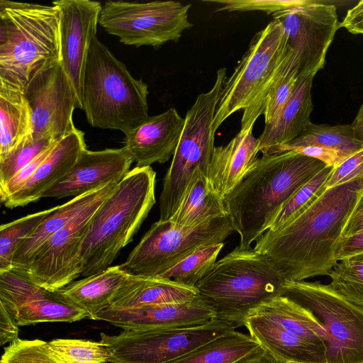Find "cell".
<instances>
[{"label":"cell","mask_w":363,"mask_h":363,"mask_svg":"<svg viewBox=\"0 0 363 363\" xmlns=\"http://www.w3.org/2000/svg\"><path fill=\"white\" fill-rule=\"evenodd\" d=\"M362 192L363 176L327 189L297 218L264 232L254 250L270 259L288 280L328 276L337 262L336 247Z\"/></svg>","instance_id":"1"},{"label":"cell","mask_w":363,"mask_h":363,"mask_svg":"<svg viewBox=\"0 0 363 363\" xmlns=\"http://www.w3.org/2000/svg\"><path fill=\"white\" fill-rule=\"evenodd\" d=\"M326 166L292 150L262 155L240 184L223 199L233 231L240 236L238 247L251 248L278 210Z\"/></svg>","instance_id":"2"},{"label":"cell","mask_w":363,"mask_h":363,"mask_svg":"<svg viewBox=\"0 0 363 363\" xmlns=\"http://www.w3.org/2000/svg\"><path fill=\"white\" fill-rule=\"evenodd\" d=\"M156 172L151 166L135 167L93 215L79 251L82 276L109 267L155 205Z\"/></svg>","instance_id":"3"},{"label":"cell","mask_w":363,"mask_h":363,"mask_svg":"<svg viewBox=\"0 0 363 363\" xmlns=\"http://www.w3.org/2000/svg\"><path fill=\"white\" fill-rule=\"evenodd\" d=\"M58 61L57 8L0 0V85L24 94L38 71Z\"/></svg>","instance_id":"4"},{"label":"cell","mask_w":363,"mask_h":363,"mask_svg":"<svg viewBox=\"0 0 363 363\" xmlns=\"http://www.w3.org/2000/svg\"><path fill=\"white\" fill-rule=\"evenodd\" d=\"M286 281L267 256L237 246L216 261L195 288L213 308L216 320L236 328L245 326L250 313L261 303L281 296Z\"/></svg>","instance_id":"5"},{"label":"cell","mask_w":363,"mask_h":363,"mask_svg":"<svg viewBox=\"0 0 363 363\" xmlns=\"http://www.w3.org/2000/svg\"><path fill=\"white\" fill-rule=\"evenodd\" d=\"M148 94L147 85L134 78L94 35L82 86V109L88 123L126 135L149 117Z\"/></svg>","instance_id":"6"},{"label":"cell","mask_w":363,"mask_h":363,"mask_svg":"<svg viewBox=\"0 0 363 363\" xmlns=\"http://www.w3.org/2000/svg\"><path fill=\"white\" fill-rule=\"evenodd\" d=\"M287 36L274 18L252 38L249 48L226 78L213 119L216 132L235 112L243 110L240 131L263 114L267 92L289 53Z\"/></svg>","instance_id":"7"},{"label":"cell","mask_w":363,"mask_h":363,"mask_svg":"<svg viewBox=\"0 0 363 363\" xmlns=\"http://www.w3.org/2000/svg\"><path fill=\"white\" fill-rule=\"evenodd\" d=\"M226 78V68L219 69L212 88L196 97L184 117L179 142L163 179L160 220H168L174 214L197 169L207 175L215 147L213 119Z\"/></svg>","instance_id":"8"},{"label":"cell","mask_w":363,"mask_h":363,"mask_svg":"<svg viewBox=\"0 0 363 363\" xmlns=\"http://www.w3.org/2000/svg\"><path fill=\"white\" fill-rule=\"evenodd\" d=\"M284 296L309 311L325 331L326 363H363V307L319 281H290Z\"/></svg>","instance_id":"9"},{"label":"cell","mask_w":363,"mask_h":363,"mask_svg":"<svg viewBox=\"0 0 363 363\" xmlns=\"http://www.w3.org/2000/svg\"><path fill=\"white\" fill-rule=\"evenodd\" d=\"M233 232L228 216L190 227L159 220L121 266L130 274L159 277L195 251L224 242Z\"/></svg>","instance_id":"10"},{"label":"cell","mask_w":363,"mask_h":363,"mask_svg":"<svg viewBox=\"0 0 363 363\" xmlns=\"http://www.w3.org/2000/svg\"><path fill=\"white\" fill-rule=\"evenodd\" d=\"M190 7L174 1H108L102 6L99 24L125 45L156 47L179 40L193 26L188 19Z\"/></svg>","instance_id":"11"},{"label":"cell","mask_w":363,"mask_h":363,"mask_svg":"<svg viewBox=\"0 0 363 363\" xmlns=\"http://www.w3.org/2000/svg\"><path fill=\"white\" fill-rule=\"evenodd\" d=\"M235 330L230 324L216 320L191 328L123 330L113 335L101 333L100 342L109 351L111 363H168Z\"/></svg>","instance_id":"12"},{"label":"cell","mask_w":363,"mask_h":363,"mask_svg":"<svg viewBox=\"0 0 363 363\" xmlns=\"http://www.w3.org/2000/svg\"><path fill=\"white\" fill-rule=\"evenodd\" d=\"M281 23L288 46L296 54L298 77H313L323 68L327 51L340 28L336 6L308 1L272 14Z\"/></svg>","instance_id":"13"},{"label":"cell","mask_w":363,"mask_h":363,"mask_svg":"<svg viewBox=\"0 0 363 363\" xmlns=\"http://www.w3.org/2000/svg\"><path fill=\"white\" fill-rule=\"evenodd\" d=\"M34 138L58 141L74 130L73 112L80 106L60 61L38 71L27 84Z\"/></svg>","instance_id":"14"},{"label":"cell","mask_w":363,"mask_h":363,"mask_svg":"<svg viewBox=\"0 0 363 363\" xmlns=\"http://www.w3.org/2000/svg\"><path fill=\"white\" fill-rule=\"evenodd\" d=\"M0 305L19 326L46 322L72 323L89 318L68 301L60 290L38 284L23 268L13 267L0 272Z\"/></svg>","instance_id":"15"},{"label":"cell","mask_w":363,"mask_h":363,"mask_svg":"<svg viewBox=\"0 0 363 363\" xmlns=\"http://www.w3.org/2000/svg\"><path fill=\"white\" fill-rule=\"evenodd\" d=\"M113 191L102 196L79 213L42 247L26 269L38 284L55 291L67 286L82 275L79 251L83 239L93 215Z\"/></svg>","instance_id":"16"},{"label":"cell","mask_w":363,"mask_h":363,"mask_svg":"<svg viewBox=\"0 0 363 363\" xmlns=\"http://www.w3.org/2000/svg\"><path fill=\"white\" fill-rule=\"evenodd\" d=\"M52 4L60 13V62L82 109L84 75L102 5L91 0H56Z\"/></svg>","instance_id":"17"},{"label":"cell","mask_w":363,"mask_h":363,"mask_svg":"<svg viewBox=\"0 0 363 363\" xmlns=\"http://www.w3.org/2000/svg\"><path fill=\"white\" fill-rule=\"evenodd\" d=\"M92 320H104L123 330H157L201 326L215 321L216 316L211 304L199 294L180 303L107 308Z\"/></svg>","instance_id":"18"},{"label":"cell","mask_w":363,"mask_h":363,"mask_svg":"<svg viewBox=\"0 0 363 363\" xmlns=\"http://www.w3.org/2000/svg\"><path fill=\"white\" fill-rule=\"evenodd\" d=\"M133 162L123 147L98 151L86 149L69 172L43 197H76L111 182H118L130 172Z\"/></svg>","instance_id":"19"},{"label":"cell","mask_w":363,"mask_h":363,"mask_svg":"<svg viewBox=\"0 0 363 363\" xmlns=\"http://www.w3.org/2000/svg\"><path fill=\"white\" fill-rule=\"evenodd\" d=\"M184 126L182 118L174 108L147 118L127 133L123 147L136 163V167H149L164 163L173 156Z\"/></svg>","instance_id":"20"},{"label":"cell","mask_w":363,"mask_h":363,"mask_svg":"<svg viewBox=\"0 0 363 363\" xmlns=\"http://www.w3.org/2000/svg\"><path fill=\"white\" fill-rule=\"evenodd\" d=\"M86 150L84 133L76 128L56 143L32 177L4 202V205L10 208L23 206L43 197L69 172Z\"/></svg>","instance_id":"21"},{"label":"cell","mask_w":363,"mask_h":363,"mask_svg":"<svg viewBox=\"0 0 363 363\" xmlns=\"http://www.w3.org/2000/svg\"><path fill=\"white\" fill-rule=\"evenodd\" d=\"M253 127L240 130L225 145L214 147L207 179L211 187L223 199L240 184L259 158Z\"/></svg>","instance_id":"22"},{"label":"cell","mask_w":363,"mask_h":363,"mask_svg":"<svg viewBox=\"0 0 363 363\" xmlns=\"http://www.w3.org/2000/svg\"><path fill=\"white\" fill-rule=\"evenodd\" d=\"M245 326L260 347L283 363H326L324 346L289 333L253 312Z\"/></svg>","instance_id":"23"},{"label":"cell","mask_w":363,"mask_h":363,"mask_svg":"<svg viewBox=\"0 0 363 363\" xmlns=\"http://www.w3.org/2000/svg\"><path fill=\"white\" fill-rule=\"evenodd\" d=\"M198 295L195 287L167 278L129 274L107 308H126L180 303L191 300Z\"/></svg>","instance_id":"24"},{"label":"cell","mask_w":363,"mask_h":363,"mask_svg":"<svg viewBox=\"0 0 363 363\" xmlns=\"http://www.w3.org/2000/svg\"><path fill=\"white\" fill-rule=\"evenodd\" d=\"M118 182H113L86 194L74 197L56 206L40 223L34 232L19 246L13 258V267L26 269L47 241L79 213L102 196L113 191Z\"/></svg>","instance_id":"25"},{"label":"cell","mask_w":363,"mask_h":363,"mask_svg":"<svg viewBox=\"0 0 363 363\" xmlns=\"http://www.w3.org/2000/svg\"><path fill=\"white\" fill-rule=\"evenodd\" d=\"M313 79V77H298L278 121L271 126H264L257 138L259 152L292 141L311 123Z\"/></svg>","instance_id":"26"},{"label":"cell","mask_w":363,"mask_h":363,"mask_svg":"<svg viewBox=\"0 0 363 363\" xmlns=\"http://www.w3.org/2000/svg\"><path fill=\"white\" fill-rule=\"evenodd\" d=\"M128 275L121 265L111 266L101 272L72 282L60 291L68 301L93 319L109 306Z\"/></svg>","instance_id":"27"},{"label":"cell","mask_w":363,"mask_h":363,"mask_svg":"<svg viewBox=\"0 0 363 363\" xmlns=\"http://www.w3.org/2000/svg\"><path fill=\"white\" fill-rule=\"evenodd\" d=\"M228 216L223 198L210 186L201 169L193 174L174 214L169 219L182 226H194Z\"/></svg>","instance_id":"28"},{"label":"cell","mask_w":363,"mask_h":363,"mask_svg":"<svg viewBox=\"0 0 363 363\" xmlns=\"http://www.w3.org/2000/svg\"><path fill=\"white\" fill-rule=\"evenodd\" d=\"M0 160L33 133L31 111L23 93L0 85Z\"/></svg>","instance_id":"29"},{"label":"cell","mask_w":363,"mask_h":363,"mask_svg":"<svg viewBox=\"0 0 363 363\" xmlns=\"http://www.w3.org/2000/svg\"><path fill=\"white\" fill-rule=\"evenodd\" d=\"M308 145L331 149L347 157L363 148V143L354 138L350 124L328 125L311 123L302 133L292 141L284 145L272 147L262 154H279L298 147Z\"/></svg>","instance_id":"30"},{"label":"cell","mask_w":363,"mask_h":363,"mask_svg":"<svg viewBox=\"0 0 363 363\" xmlns=\"http://www.w3.org/2000/svg\"><path fill=\"white\" fill-rule=\"evenodd\" d=\"M258 347L259 344L250 335L235 330L168 363H233Z\"/></svg>","instance_id":"31"},{"label":"cell","mask_w":363,"mask_h":363,"mask_svg":"<svg viewBox=\"0 0 363 363\" xmlns=\"http://www.w3.org/2000/svg\"><path fill=\"white\" fill-rule=\"evenodd\" d=\"M333 169V167H325L296 191L271 218L266 230L281 228L310 208L327 189V183Z\"/></svg>","instance_id":"32"},{"label":"cell","mask_w":363,"mask_h":363,"mask_svg":"<svg viewBox=\"0 0 363 363\" xmlns=\"http://www.w3.org/2000/svg\"><path fill=\"white\" fill-rule=\"evenodd\" d=\"M298 78V59L289 48L284 62L267 92L263 112L264 126H271L278 121L293 92Z\"/></svg>","instance_id":"33"},{"label":"cell","mask_w":363,"mask_h":363,"mask_svg":"<svg viewBox=\"0 0 363 363\" xmlns=\"http://www.w3.org/2000/svg\"><path fill=\"white\" fill-rule=\"evenodd\" d=\"M56 206L34 213L0 227V272L13 267V258L21 244L38 228Z\"/></svg>","instance_id":"34"},{"label":"cell","mask_w":363,"mask_h":363,"mask_svg":"<svg viewBox=\"0 0 363 363\" xmlns=\"http://www.w3.org/2000/svg\"><path fill=\"white\" fill-rule=\"evenodd\" d=\"M224 242L201 248L159 276L191 287L199 281L213 267L224 247Z\"/></svg>","instance_id":"35"},{"label":"cell","mask_w":363,"mask_h":363,"mask_svg":"<svg viewBox=\"0 0 363 363\" xmlns=\"http://www.w3.org/2000/svg\"><path fill=\"white\" fill-rule=\"evenodd\" d=\"M328 276L331 289L363 307V252L339 260Z\"/></svg>","instance_id":"36"},{"label":"cell","mask_w":363,"mask_h":363,"mask_svg":"<svg viewBox=\"0 0 363 363\" xmlns=\"http://www.w3.org/2000/svg\"><path fill=\"white\" fill-rule=\"evenodd\" d=\"M50 350L63 363H108L111 354L101 342L78 339H55Z\"/></svg>","instance_id":"37"},{"label":"cell","mask_w":363,"mask_h":363,"mask_svg":"<svg viewBox=\"0 0 363 363\" xmlns=\"http://www.w3.org/2000/svg\"><path fill=\"white\" fill-rule=\"evenodd\" d=\"M57 142L49 138L36 139L32 134L26 137L4 159L0 160V186H4L20 169Z\"/></svg>","instance_id":"38"},{"label":"cell","mask_w":363,"mask_h":363,"mask_svg":"<svg viewBox=\"0 0 363 363\" xmlns=\"http://www.w3.org/2000/svg\"><path fill=\"white\" fill-rule=\"evenodd\" d=\"M0 363H63L50 350L48 342L17 339L4 348Z\"/></svg>","instance_id":"39"},{"label":"cell","mask_w":363,"mask_h":363,"mask_svg":"<svg viewBox=\"0 0 363 363\" xmlns=\"http://www.w3.org/2000/svg\"><path fill=\"white\" fill-rule=\"evenodd\" d=\"M308 0H229L206 1V2L220 4L218 11H262L273 14L280 11L291 9L306 4Z\"/></svg>","instance_id":"40"},{"label":"cell","mask_w":363,"mask_h":363,"mask_svg":"<svg viewBox=\"0 0 363 363\" xmlns=\"http://www.w3.org/2000/svg\"><path fill=\"white\" fill-rule=\"evenodd\" d=\"M363 176V148L345 158L334 167L327 183L333 188Z\"/></svg>","instance_id":"41"},{"label":"cell","mask_w":363,"mask_h":363,"mask_svg":"<svg viewBox=\"0 0 363 363\" xmlns=\"http://www.w3.org/2000/svg\"><path fill=\"white\" fill-rule=\"evenodd\" d=\"M291 150L298 154L318 160L325 163L327 166L333 167H337L347 158V157L337 151L316 145L301 146Z\"/></svg>","instance_id":"42"},{"label":"cell","mask_w":363,"mask_h":363,"mask_svg":"<svg viewBox=\"0 0 363 363\" xmlns=\"http://www.w3.org/2000/svg\"><path fill=\"white\" fill-rule=\"evenodd\" d=\"M18 325L15 318L0 305V345L11 343L18 339Z\"/></svg>","instance_id":"43"},{"label":"cell","mask_w":363,"mask_h":363,"mask_svg":"<svg viewBox=\"0 0 363 363\" xmlns=\"http://www.w3.org/2000/svg\"><path fill=\"white\" fill-rule=\"evenodd\" d=\"M363 252V231L340 240L335 250L337 262L350 256Z\"/></svg>","instance_id":"44"},{"label":"cell","mask_w":363,"mask_h":363,"mask_svg":"<svg viewBox=\"0 0 363 363\" xmlns=\"http://www.w3.org/2000/svg\"><path fill=\"white\" fill-rule=\"evenodd\" d=\"M340 27L352 34H363V0L348 10L340 23Z\"/></svg>","instance_id":"45"},{"label":"cell","mask_w":363,"mask_h":363,"mask_svg":"<svg viewBox=\"0 0 363 363\" xmlns=\"http://www.w3.org/2000/svg\"><path fill=\"white\" fill-rule=\"evenodd\" d=\"M362 231H363V192L345 225L342 238L353 236Z\"/></svg>","instance_id":"46"},{"label":"cell","mask_w":363,"mask_h":363,"mask_svg":"<svg viewBox=\"0 0 363 363\" xmlns=\"http://www.w3.org/2000/svg\"><path fill=\"white\" fill-rule=\"evenodd\" d=\"M233 363H283L269 352L263 349L262 347H258L255 350L250 352L242 358L235 361Z\"/></svg>","instance_id":"47"},{"label":"cell","mask_w":363,"mask_h":363,"mask_svg":"<svg viewBox=\"0 0 363 363\" xmlns=\"http://www.w3.org/2000/svg\"><path fill=\"white\" fill-rule=\"evenodd\" d=\"M351 127L354 138L363 143V104L359 108Z\"/></svg>","instance_id":"48"},{"label":"cell","mask_w":363,"mask_h":363,"mask_svg":"<svg viewBox=\"0 0 363 363\" xmlns=\"http://www.w3.org/2000/svg\"><path fill=\"white\" fill-rule=\"evenodd\" d=\"M286 363H307V362H288Z\"/></svg>","instance_id":"49"}]
</instances>
